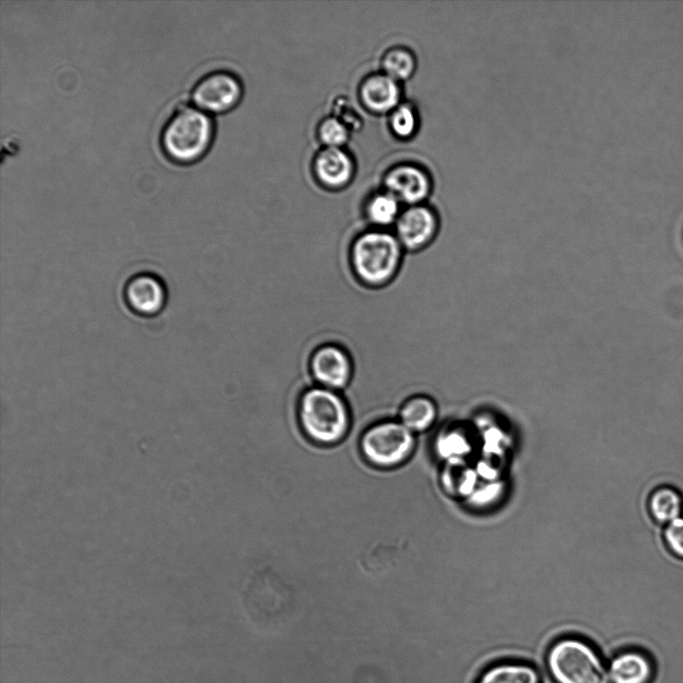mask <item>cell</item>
Here are the masks:
<instances>
[{
    "label": "cell",
    "instance_id": "obj_20",
    "mask_svg": "<svg viewBox=\"0 0 683 683\" xmlns=\"http://www.w3.org/2000/svg\"><path fill=\"white\" fill-rule=\"evenodd\" d=\"M351 132L348 126L333 114L322 118L316 129L322 147H345L350 140Z\"/></svg>",
    "mask_w": 683,
    "mask_h": 683
},
{
    "label": "cell",
    "instance_id": "obj_21",
    "mask_svg": "<svg viewBox=\"0 0 683 683\" xmlns=\"http://www.w3.org/2000/svg\"><path fill=\"white\" fill-rule=\"evenodd\" d=\"M662 539L667 551L683 561V515L664 526Z\"/></svg>",
    "mask_w": 683,
    "mask_h": 683
},
{
    "label": "cell",
    "instance_id": "obj_18",
    "mask_svg": "<svg viewBox=\"0 0 683 683\" xmlns=\"http://www.w3.org/2000/svg\"><path fill=\"white\" fill-rule=\"evenodd\" d=\"M380 67L383 73L402 83L415 74L417 58L411 49L405 46H393L381 56Z\"/></svg>",
    "mask_w": 683,
    "mask_h": 683
},
{
    "label": "cell",
    "instance_id": "obj_11",
    "mask_svg": "<svg viewBox=\"0 0 683 683\" xmlns=\"http://www.w3.org/2000/svg\"><path fill=\"white\" fill-rule=\"evenodd\" d=\"M124 300L135 314L151 317L165 307L167 291L163 281L156 275L142 272L128 279L124 287Z\"/></svg>",
    "mask_w": 683,
    "mask_h": 683
},
{
    "label": "cell",
    "instance_id": "obj_5",
    "mask_svg": "<svg viewBox=\"0 0 683 683\" xmlns=\"http://www.w3.org/2000/svg\"><path fill=\"white\" fill-rule=\"evenodd\" d=\"M415 434L397 418H384L367 426L359 439L364 460L378 469H395L414 453Z\"/></svg>",
    "mask_w": 683,
    "mask_h": 683
},
{
    "label": "cell",
    "instance_id": "obj_8",
    "mask_svg": "<svg viewBox=\"0 0 683 683\" xmlns=\"http://www.w3.org/2000/svg\"><path fill=\"white\" fill-rule=\"evenodd\" d=\"M237 75L226 70L211 71L197 80L191 90L193 105L207 113H223L235 108L243 96Z\"/></svg>",
    "mask_w": 683,
    "mask_h": 683
},
{
    "label": "cell",
    "instance_id": "obj_2",
    "mask_svg": "<svg viewBox=\"0 0 683 683\" xmlns=\"http://www.w3.org/2000/svg\"><path fill=\"white\" fill-rule=\"evenodd\" d=\"M406 252L391 230L366 228L352 238L349 265L357 281L378 289L389 285L399 274Z\"/></svg>",
    "mask_w": 683,
    "mask_h": 683
},
{
    "label": "cell",
    "instance_id": "obj_15",
    "mask_svg": "<svg viewBox=\"0 0 683 683\" xmlns=\"http://www.w3.org/2000/svg\"><path fill=\"white\" fill-rule=\"evenodd\" d=\"M438 418V405L433 397L416 392L403 400L397 419L414 434L429 430Z\"/></svg>",
    "mask_w": 683,
    "mask_h": 683
},
{
    "label": "cell",
    "instance_id": "obj_4",
    "mask_svg": "<svg viewBox=\"0 0 683 683\" xmlns=\"http://www.w3.org/2000/svg\"><path fill=\"white\" fill-rule=\"evenodd\" d=\"M214 135L210 115L189 103L175 107L164 123L160 144L164 154L176 163H191L209 149Z\"/></svg>",
    "mask_w": 683,
    "mask_h": 683
},
{
    "label": "cell",
    "instance_id": "obj_1",
    "mask_svg": "<svg viewBox=\"0 0 683 683\" xmlns=\"http://www.w3.org/2000/svg\"><path fill=\"white\" fill-rule=\"evenodd\" d=\"M296 419L309 441L319 446H334L347 437L352 410L341 392L313 384L298 399Z\"/></svg>",
    "mask_w": 683,
    "mask_h": 683
},
{
    "label": "cell",
    "instance_id": "obj_7",
    "mask_svg": "<svg viewBox=\"0 0 683 683\" xmlns=\"http://www.w3.org/2000/svg\"><path fill=\"white\" fill-rule=\"evenodd\" d=\"M308 367L315 385L341 393L348 388L354 375L350 352L336 342L317 346L310 355Z\"/></svg>",
    "mask_w": 683,
    "mask_h": 683
},
{
    "label": "cell",
    "instance_id": "obj_19",
    "mask_svg": "<svg viewBox=\"0 0 683 683\" xmlns=\"http://www.w3.org/2000/svg\"><path fill=\"white\" fill-rule=\"evenodd\" d=\"M387 116L388 128L395 138L407 141L417 134L420 116L414 104L402 101Z\"/></svg>",
    "mask_w": 683,
    "mask_h": 683
},
{
    "label": "cell",
    "instance_id": "obj_12",
    "mask_svg": "<svg viewBox=\"0 0 683 683\" xmlns=\"http://www.w3.org/2000/svg\"><path fill=\"white\" fill-rule=\"evenodd\" d=\"M357 96L367 112L388 115L403 101V90L400 82L379 71L366 75L360 81Z\"/></svg>",
    "mask_w": 683,
    "mask_h": 683
},
{
    "label": "cell",
    "instance_id": "obj_14",
    "mask_svg": "<svg viewBox=\"0 0 683 683\" xmlns=\"http://www.w3.org/2000/svg\"><path fill=\"white\" fill-rule=\"evenodd\" d=\"M540 667L520 659H503L485 667L475 683H543Z\"/></svg>",
    "mask_w": 683,
    "mask_h": 683
},
{
    "label": "cell",
    "instance_id": "obj_10",
    "mask_svg": "<svg viewBox=\"0 0 683 683\" xmlns=\"http://www.w3.org/2000/svg\"><path fill=\"white\" fill-rule=\"evenodd\" d=\"M311 170L315 181L322 188L338 191L353 181L356 162L345 147H321L313 157Z\"/></svg>",
    "mask_w": 683,
    "mask_h": 683
},
{
    "label": "cell",
    "instance_id": "obj_3",
    "mask_svg": "<svg viewBox=\"0 0 683 683\" xmlns=\"http://www.w3.org/2000/svg\"><path fill=\"white\" fill-rule=\"evenodd\" d=\"M544 670L553 683H610L603 653L577 635H563L551 642Z\"/></svg>",
    "mask_w": 683,
    "mask_h": 683
},
{
    "label": "cell",
    "instance_id": "obj_9",
    "mask_svg": "<svg viewBox=\"0 0 683 683\" xmlns=\"http://www.w3.org/2000/svg\"><path fill=\"white\" fill-rule=\"evenodd\" d=\"M382 188L405 206L426 203L433 190V178L423 165L404 161L388 168L382 177Z\"/></svg>",
    "mask_w": 683,
    "mask_h": 683
},
{
    "label": "cell",
    "instance_id": "obj_6",
    "mask_svg": "<svg viewBox=\"0 0 683 683\" xmlns=\"http://www.w3.org/2000/svg\"><path fill=\"white\" fill-rule=\"evenodd\" d=\"M441 218L430 204L421 203L403 207L393 232L408 254L427 250L438 238Z\"/></svg>",
    "mask_w": 683,
    "mask_h": 683
},
{
    "label": "cell",
    "instance_id": "obj_22",
    "mask_svg": "<svg viewBox=\"0 0 683 683\" xmlns=\"http://www.w3.org/2000/svg\"><path fill=\"white\" fill-rule=\"evenodd\" d=\"M334 111L333 115L344 122L351 131L360 127L361 116L345 98H337L335 100Z\"/></svg>",
    "mask_w": 683,
    "mask_h": 683
},
{
    "label": "cell",
    "instance_id": "obj_17",
    "mask_svg": "<svg viewBox=\"0 0 683 683\" xmlns=\"http://www.w3.org/2000/svg\"><path fill=\"white\" fill-rule=\"evenodd\" d=\"M646 508L652 521L665 526L683 515V492L672 484L658 485L650 491Z\"/></svg>",
    "mask_w": 683,
    "mask_h": 683
},
{
    "label": "cell",
    "instance_id": "obj_16",
    "mask_svg": "<svg viewBox=\"0 0 683 683\" xmlns=\"http://www.w3.org/2000/svg\"><path fill=\"white\" fill-rule=\"evenodd\" d=\"M402 209V203L382 188L367 197L363 203L362 213L369 228L390 230L394 227Z\"/></svg>",
    "mask_w": 683,
    "mask_h": 683
},
{
    "label": "cell",
    "instance_id": "obj_13",
    "mask_svg": "<svg viewBox=\"0 0 683 683\" xmlns=\"http://www.w3.org/2000/svg\"><path fill=\"white\" fill-rule=\"evenodd\" d=\"M610 683H651L655 663L650 654L638 647L614 652L607 664Z\"/></svg>",
    "mask_w": 683,
    "mask_h": 683
}]
</instances>
